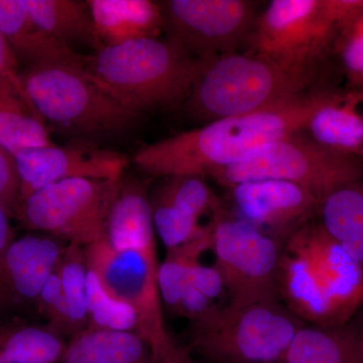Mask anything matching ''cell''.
<instances>
[{
  "mask_svg": "<svg viewBox=\"0 0 363 363\" xmlns=\"http://www.w3.org/2000/svg\"><path fill=\"white\" fill-rule=\"evenodd\" d=\"M331 91L303 93L267 108L217 119L152 145L133 161L149 175L210 177L252 157L271 143L307 128Z\"/></svg>",
  "mask_w": 363,
  "mask_h": 363,
  "instance_id": "cell-1",
  "label": "cell"
},
{
  "mask_svg": "<svg viewBox=\"0 0 363 363\" xmlns=\"http://www.w3.org/2000/svg\"><path fill=\"white\" fill-rule=\"evenodd\" d=\"M279 301L310 326H345L363 304V269L320 222L283 241Z\"/></svg>",
  "mask_w": 363,
  "mask_h": 363,
  "instance_id": "cell-2",
  "label": "cell"
},
{
  "mask_svg": "<svg viewBox=\"0 0 363 363\" xmlns=\"http://www.w3.org/2000/svg\"><path fill=\"white\" fill-rule=\"evenodd\" d=\"M210 60L168 40L143 39L102 47L86 56L82 70L118 104L143 114L186 101Z\"/></svg>",
  "mask_w": 363,
  "mask_h": 363,
  "instance_id": "cell-3",
  "label": "cell"
},
{
  "mask_svg": "<svg viewBox=\"0 0 363 363\" xmlns=\"http://www.w3.org/2000/svg\"><path fill=\"white\" fill-rule=\"evenodd\" d=\"M308 83V69L255 52H231L208 62L186 100V108L198 121L211 123L281 104L303 94Z\"/></svg>",
  "mask_w": 363,
  "mask_h": 363,
  "instance_id": "cell-4",
  "label": "cell"
},
{
  "mask_svg": "<svg viewBox=\"0 0 363 363\" xmlns=\"http://www.w3.org/2000/svg\"><path fill=\"white\" fill-rule=\"evenodd\" d=\"M281 302L218 306L191 322L189 354L213 363H281L306 326Z\"/></svg>",
  "mask_w": 363,
  "mask_h": 363,
  "instance_id": "cell-5",
  "label": "cell"
},
{
  "mask_svg": "<svg viewBox=\"0 0 363 363\" xmlns=\"http://www.w3.org/2000/svg\"><path fill=\"white\" fill-rule=\"evenodd\" d=\"M23 87L40 118L61 130L91 138H112L135 130L143 114L100 89L82 69L40 66L21 74Z\"/></svg>",
  "mask_w": 363,
  "mask_h": 363,
  "instance_id": "cell-6",
  "label": "cell"
},
{
  "mask_svg": "<svg viewBox=\"0 0 363 363\" xmlns=\"http://www.w3.org/2000/svg\"><path fill=\"white\" fill-rule=\"evenodd\" d=\"M363 176L357 157L325 147L301 133L271 143L245 161L214 172L210 178L231 189L255 181H284L323 200L329 193Z\"/></svg>",
  "mask_w": 363,
  "mask_h": 363,
  "instance_id": "cell-7",
  "label": "cell"
},
{
  "mask_svg": "<svg viewBox=\"0 0 363 363\" xmlns=\"http://www.w3.org/2000/svg\"><path fill=\"white\" fill-rule=\"evenodd\" d=\"M210 223L214 267L223 281L228 305L279 302L278 269L283 241L230 216L223 206L214 212Z\"/></svg>",
  "mask_w": 363,
  "mask_h": 363,
  "instance_id": "cell-8",
  "label": "cell"
},
{
  "mask_svg": "<svg viewBox=\"0 0 363 363\" xmlns=\"http://www.w3.org/2000/svg\"><path fill=\"white\" fill-rule=\"evenodd\" d=\"M123 180L70 179L51 184L21 201L16 219L66 245L88 247L105 238Z\"/></svg>",
  "mask_w": 363,
  "mask_h": 363,
  "instance_id": "cell-9",
  "label": "cell"
},
{
  "mask_svg": "<svg viewBox=\"0 0 363 363\" xmlns=\"http://www.w3.org/2000/svg\"><path fill=\"white\" fill-rule=\"evenodd\" d=\"M161 6L167 40L198 59L238 52L257 23L252 2L245 0H169Z\"/></svg>",
  "mask_w": 363,
  "mask_h": 363,
  "instance_id": "cell-10",
  "label": "cell"
},
{
  "mask_svg": "<svg viewBox=\"0 0 363 363\" xmlns=\"http://www.w3.org/2000/svg\"><path fill=\"white\" fill-rule=\"evenodd\" d=\"M88 269L114 297L133 305L140 319V335L150 347L168 335L157 286V252L112 247L105 238L84 247Z\"/></svg>",
  "mask_w": 363,
  "mask_h": 363,
  "instance_id": "cell-11",
  "label": "cell"
},
{
  "mask_svg": "<svg viewBox=\"0 0 363 363\" xmlns=\"http://www.w3.org/2000/svg\"><path fill=\"white\" fill-rule=\"evenodd\" d=\"M337 35L321 0H272L257 18L250 39L253 52L308 69L335 43Z\"/></svg>",
  "mask_w": 363,
  "mask_h": 363,
  "instance_id": "cell-12",
  "label": "cell"
},
{
  "mask_svg": "<svg viewBox=\"0 0 363 363\" xmlns=\"http://www.w3.org/2000/svg\"><path fill=\"white\" fill-rule=\"evenodd\" d=\"M20 177V203L35 191L70 179L121 181L128 157L90 145L30 147L13 155Z\"/></svg>",
  "mask_w": 363,
  "mask_h": 363,
  "instance_id": "cell-13",
  "label": "cell"
},
{
  "mask_svg": "<svg viewBox=\"0 0 363 363\" xmlns=\"http://www.w3.org/2000/svg\"><path fill=\"white\" fill-rule=\"evenodd\" d=\"M238 218L284 241L319 213L321 200L284 181H255L229 189Z\"/></svg>",
  "mask_w": 363,
  "mask_h": 363,
  "instance_id": "cell-14",
  "label": "cell"
},
{
  "mask_svg": "<svg viewBox=\"0 0 363 363\" xmlns=\"http://www.w3.org/2000/svg\"><path fill=\"white\" fill-rule=\"evenodd\" d=\"M67 245L47 234L14 238L0 252V316L37 304Z\"/></svg>",
  "mask_w": 363,
  "mask_h": 363,
  "instance_id": "cell-15",
  "label": "cell"
},
{
  "mask_svg": "<svg viewBox=\"0 0 363 363\" xmlns=\"http://www.w3.org/2000/svg\"><path fill=\"white\" fill-rule=\"evenodd\" d=\"M0 33L28 68L60 65L83 69L87 55L71 49L40 28L25 0H0Z\"/></svg>",
  "mask_w": 363,
  "mask_h": 363,
  "instance_id": "cell-16",
  "label": "cell"
},
{
  "mask_svg": "<svg viewBox=\"0 0 363 363\" xmlns=\"http://www.w3.org/2000/svg\"><path fill=\"white\" fill-rule=\"evenodd\" d=\"M87 4L102 47L159 39L164 32L161 4L150 0H88Z\"/></svg>",
  "mask_w": 363,
  "mask_h": 363,
  "instance_id": "cell-17",
  "label": "cell"
},
{
  "mask_svg": "<svg viewBox=\"0 0 363 363\" xmlns=\"http://www.w3.org/2000/svg\"><path fill=\"white\" fill-rule=\"evenodd\" d=\"M306 130L312 140L325 147L350 156L363 154L362 91H331Z\"/></svg>",
  "mask_w": 363,
  "mask_h": 363,
  "instance_id": "cell-18",
  "label": "cell"
},
{
  "mask_svg": "<svg viewBox=\"0 0 363 363\" xmlns=\"http://www.w3.org/2000/svg\"><path fill=\"white\" fill-rule=\"evenodd\" d=\"M105 240L116 248L157 252L150 200L140 182L123 180L107 219Z\"/></svg>",
  "mask_w": 363,
  "mask_h": 363,
  "instance_id": "cell-19",
  "label": "cell"
},
{
  "mask_svg": "<svg viewBox=\"0 0 363 363\" xmlns=\"http://www.w3.org/2000/svg\"><path fill=\"white\" fill-rule=\"evenodd\" d=\"M0 145L13 155L21 150L54 145L25 88L4 78L0 79Z\"/></svg>",
  "mask_w": 363,
  "mask_h": 363,
  "instance_id": "cell-20",
  "label": "cell"
},
{
  "mask_svg": "<svg viewBox=\"0 0 363 363\" xmlns=\"http://www.w3.org/2000/svg\"><path fill=\"white\" fill-rule=\"evenodd\" d=\"M150 344L140 334L86 329L67 342L61 363H150Z\"/></svg>",
  "mask_w": 363,
  "mask_h": 363,
  "instance_id": "cell-21",
  "label": "cell"
},
{
  "mask_svg": "<svg viewBox=\"0 0 363 363\" xmlns=\"http://www.w3.org/2000/svg\"><path fill=\"white\" fill-rule=\"evenodd\" d=\"M320 223L363 269V176L322 200Z\"/></svg>",
  "mask_w": 363,
  "mask_h": 363,
  "instance_id": "cell-22",
  "label": "cell"
},
{
  "mask_svg": "<svg viewBox=\"0 0 363 363\" xmlns=\"http://www.w3.org/2000/svg\"><path fill=\"white\" fill-rule=\"evenodd\" d=\"M25 4L40 28L71 49L77 45L93 48L95 52L101 49L87 1L25 0Z\"/></svg>",
  "mask_w": 363,
  "mask_h": 363,
  "instance_id": "cell-23",
  "label": "cell"
},
{
  "mask_svg": "<svg viewBox=\"0 0 363 363\" xmlns=\"http://www.w3.org/2000/svg\"><path fill=\"white\" fill-rule=\"evenodd\" d=\"M281 363H362V336L344 326L322 328L306 325Z\"/></svg>",
  "mask_w": 363,
  "mask_h": 363,
  "instance_id": "cell-24",
  "label": "cell"
},
{
  "mask_svg": "<svg viewBox=\"0 0 363 363\" xmlns=\"http://www.w3.org/2000/svg\"><path fill=\"white\" fill-rule=\"evenodd\" d=\"M67 342L47 325H0V363H59Z\"/></svg>",
  "mask_w": 363,
  "mask_h": 363,
  "instance_id": "cell-25",
  "label": "cell"
},
{
  "mask_svg": "<svg viewBox=\"0 0 363 363\" xmlns=\"http://www.w3.org/2000/svg\"><path fill=\"white\" fill-rule=\"evenodd\" d=\"M212 228L208 224L206 230L180 247L168 250L157 272V286L162 303L169 312L176 314L182 298L190 281L193 269L200 264L202 255L211 250Z\"/></svg>",
  "mask_w": 363,
  "mask_h": 363,
  "instance_id": "cell-26",
  "label": "cell"
},
{
  "mask_svg": "<svg viewBox=\"0 0 363 363\" xmlns=\"http://www.w3.org/2000/svg\"><path fill=\"white\" fill-rule=\"evenodd\" d=\"M57 272L65 300L71 339L88 327V266L84 247L67 245L57 267Z\"/></svg>",
  "mask_w": 363,
  "mask_h": 363,
  "instance_id": "cell-27",
  "label": "cell"
},
{
  "mask_svg": "<svg viewBox=\"0 0 363 363\" xmlns=\"http://www.w3.org/2000/svg\"><path fill=\"white\" fill-rule=\"evenodd\" d=\"M87 329L140 334V319L133 305L112 296L88 269Z\"/></svg>",
  "mask_w": 363,
  "mask_h": 363,
  "instance_id": "cell-28",
  "label": "cell"
},
{
  "mask_svg": "<svg viewBox=\"0 0 363 363\" xmlns=\"http://www.w3.org/2000/svg\"><path fill=\"white\" fill-rule=\"evenodd\" d=\"M152 202L175 207L200 219L204 215H213L222 207L220 200L207 185L203 177L177 176L166 178Z\"/></svg>",
  "mask_w": 363,
  "mask_h": 363,
  "instance_id": "cell-29",
  "label": "cell"
},
{
  "mask_svg": "<svg viewBox=\"0 0 363 363\" xmlns=\"http://www.w3.org/2000/svg\"><path fill=\"white\" fill-rule=\"evenodd\" d=\"M155 231L167 250L180 247L201 235L208 225L175 207L150 201Z\"/></svg>",
  "mask_w": 363,
  "mask_h": 363,
  "instance_id": "cell-30",
  "label": "cell"
},
{
  "mask_svg": "<svg viewBox=\"0 0 363 363\" xmlns=\"http://www.w3.org/2000/svg\"><path fill=\"white\" fill-rule=\"evenodd\" d=\"M35 309L40 316L47 320L48 327L64 338L70 339L65 300L62 293L61 281L57 269L43 286L35 304Z\"/></svg>",
  "mask_w": 363,
  "mask_h": 363,
  "instance_id": "cell-31",
  "label": "cell"
},
{
  "mask_svg": "<svg viewBox=\"0 0 363 363\" xmlns=\"http://www.w3.org/2000/svg\"><path fill=\"white\" fill-rule=\"evenodd\" d=\"M334 44L344 67L355 80L363 72V11L341 28Z\"/></svg>",
  "mask_w": 363,
  "mask_h": 363,
  "instance_id": "cell-32",
  "label": "cell"
},
{
  "mask_svg": "<svg viewBox=\"0 0 363 363\" xmlns=\"http://www.w3.org/2000/svg\"><path fill=\"white\" fill-rule=\"evenodd\" d=\"M21 183L13 155L0 145V203L11 218L20 205Z\"/></svg>",
  "mask_w": 363,
  "mask_h": 363,
  "instance_id": "cell-33",
  "label": "cell"
},
{
  "mask_svg": "<svg viewBox=\"0 0 363 363\" xmlns=\"http://www.w3.org/2000/svg\"><path fill=\"white\" fill-rule=\"evenodd\" d=\"M189 285L194 286L216 304L217 298H220L221 294L225 291L220 274L215 267L203 266L201 262L193 269Z\"/></svg>",
  "mask_w": 363,
  "mask_h": 363,
  "instance_id": "cell-34",
  "label": "cell"
},
{
  "mask_svg": "<svg viewBox=\"0 0 363 363\" xmlns=\"http://www.w3.org/2000/svg\"><path fill=\"white\" fill-rule=\"evenodd\" d=\"M150 350V363H194V359L188 351L178 346L169 334L152 346Z\"/></svg>",
  "mask_w": 363,
  "mask_h": 363,
  "instance_id": "cell-35",
  "label": "cell"
},
{
  "mask_svg": "<svg viewBox=\"0 0 363 363\" xmlns=\"http://www.w3.org/2000/svg\"><path fill=\"white\" fill-rule=\"evenodd\" d=\"M9 79L20 87H23L21 74L18 71V61L13 50L0 33V79Z\"/></svg>",
  "mask_w": 363,
  "mask_h": 363,
  "instance_id": "cell-36",
  "label": "cell"
},
{
  "mask_svg": "<svg viewBox=\"0 0 363 363\" xmlns=\"http://www.w3.org/2000/svg\"><path fill=\"white\" fill-rule=\"evenodd\" d=\"M9 219L11 217L0 203V252L16 238Z\"/></svg>",
  "mask_w": 363,
  "mask_h": 363,
  "instance_id": "cell-37",
  "label": "cell"
},
{
  "mask_svg": "<svg viewBox=\"0 0 363 363\" xmlns=\"http://www.w3.org/2000/svg\"><path fill=\"white\" fill-rule=\"evenodd\" d=\"M355 81H357V84H359L363 88V72L362 74H360L359 76L357 79H355ZM363 92V90H362Z\"/></svg>",
  "mask_w": 363,
  "mask_h": 363,
  "instance_id": "cell-38",
  "label": "cell"
},
{
  "mask_svg": "<svg viewBox=\"0 0 363 363\" xmlns=\"http://www.w3.org/2000/svg\"><path fill=\"white\" fill-rule=\"evenodd\" d=\"M362 363H363V335L362 336Z\"/></svg>",
  "mask_w": 363,
  "mask_h": 363,
  "instance_id": "cell-39",
  "label": "cell"
},
{
  "mask_svg": "<svg viewBox=\"0 0 363 363\" xmlns=\"http://www.w3.org/2000/svg\"><path fill=\"white\" fill-rule=\"evenodd\" d=\"M194 363H201V362H195L194 360ZM203 363H213V362H203ZM247 363H266V362H247Z\"/></svg>",
  "mask_w": 363,
  "mask_h": 363,
  "instance_id": "cell-40",
  "label": "cell"
}]
</instances>
